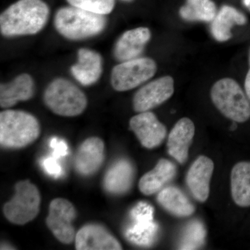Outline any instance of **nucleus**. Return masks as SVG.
I'll return each instance as SVG.
<instances>
[{"instance_id": "obj_22", "label": "nucleus", "mask_w": 250, "mask_h": 250, "mask_svg": "<svg viewBox=\"0 0 250 250\" xmlns=\"http://www.w3.org/2000/svg\"><path fill=\"white\" fill-rule=\"evenodd\" d=\"M159 205L171 214L180 218L188 217L195 212V206L178 188L165 187L158 194Z\"/></svg>"}, {"instance_id": "obj_21", "label": "nucleus", "mask_w": 250, "mask_h": 250, "mask_svg": "<svg viewBox=\"0 0 250 250\" xmlns=\"http://www.w3.org/2000/svg\"><path fill=\"white\" fill-rule=\"evenodd\" d=\"M231 194L233 202L242 208L250 207V161H241L231 172Z\"/></svg>"}, {"instance_id": "obj_24", "label": "nucleus", "mask_w": 250, "mask_h": 250, "mask_svg": "<svg viewBox=\"0 0 250 250\" xmlns=\"http://www.w3.org/2000/svg\"><path fill=\"white\" fill-rule=\"evenodd\" d=\"M179 13L186 21L210 22L216 16L217 9L212 0H187Z\"/></svg>"}, {"instance_id": "obj_25", "label": "nucleus", "mask_w": 250, "mask_h": 250, "mask_svg": "<svg viewBox=\"0 0 250 250\" xmlns=\"http://www.w3.org/2000/svg\"><path fill=\"white\" fill-rule=\"evenodd\" d=\"M205 238L206 229L203 224L198 220L190 222L184 230L179 249H198L203 246Z\"/></svg>"}, {"instance_id": "obj_6", "label": "nucleus", "mask_w": 250, "mask_h": 250, "mask_svg": "<svg viewBox=\"0 0 250 250\" xmlns=\"http://www.w3.org/2000/svg\"><path fill=\"white\" fill-rule=\"evenodd\" d=\"M15 195L3 208L4 216L15 225H25L36 218L40 210L41 197L39 189L28 180L15 186Z\"/></svg>"}, {"instance_id": "obj_28", "label": "nucleus", "mask_w": 250, "mask_h": 250, "mask_svg": "<svg viewBox=\"0 0 250 250\" xmlns=\"http://www.w3.org/2000/svg\"><path fill=\"white\" fill-rule=\"evenodd\" d=\"M50 146L53 149L52 156L57 158V159L65 156L67 154V144L65 141L62 139L53 138L51 140Z\"/></svg>"}, {"instance_id": "obj_11", "label": "nucleus", "mask_w": 250, "mask_h": 250, "mask_svg": "<svg viewBox=\"0 0 250 250\" xmlns=\"http://www.w3.org/2000/svg\"><path fill=\"white\" fill-rule=\"evenodd\" d=\"M129 126L141 144L147 149L160 146L167 135L165 125L152 112H141L132 117L129 121Z\"/></svg>"}, {"instance_id": "obj_30", "label": "nucleus", "mask_w": 250, "mask_h": 250, "mask_svg": "<svg viewBox=\"0 0 250 250\" xmlns=\"http://www.w3.org/2000/svg\"><path fill=\"white\" fill-rule=\"evenodd\" d=\"M124 1H133V0H124Z\"/></svg>"}, {"instance_id": "obj_5", "label": "nucleus", "mask_w": 250, "mask_h": 250, "mask_svg": "<svg viewBox=\"0 0 250 250\" xmlns=\"http://www.w3.org/2000/svg\"><path fill=\"white\" fill-rule=\"evenodd\" d=\"M44 103L55 114L74 117L82 114L87 106V98L70 81L59 78L52 81L46 88Z\"/></svg>"}, {"instance_id": "obj_14", "label": "nucleus", "mask_w": 250, "mask_h": 250, "mask_svg": "<svg viewBox=\"0 0 250 250\" xmlns=\"http://www.w3.org/2000/svg\"><path fill=\"white\" fill-rule=\"evenodd\" d=\"M104 159V144L98 137L85 140L77 149L75 156V167L83 176L95 174L100 168Z\"/></svg>"}, {"instance_id": "obj_2", "label": "nucleus", "mask_w": 250, "mask_h": 250, "mask_svg": "<svg viewBox=\"0 0 250 250\" xmlns=\"http://www.w3.org/2000/svg\"><path fill=\"white\" fill-rule=\"evenodd\" d=\"M54 27L69 40H83L103 32L106 25L104 15L95 14L75 6L62 8L54 17Z\"/></svg>"}, {"instance_id": "obj_13", "label": "nucleus", "mask_w": 250, "mask_h": 250, "mask_svg": "<svg viewBox=\"0 0 250 250\" xmlns=\"http://www.w3.org/2000/svg\"><path fill=\"white\" fill-rule=\"evenodd\" d=\"M77 250H120L119 241L106 228L97 224L85 225L76 233Z\"/></svg>"}, {"instance_id": "obj_9", "label": "nucleus", "mask_w": 250, "mask_h": 250, "mask_svg": "<svg viewBox=\"0 0 250 250\" xmlns=\"http://www.w3.org/2000/svg\"><path fill=\"white\" fill-rule=\"evenodd\" d=\"M174 82L172 77L166 76L156 79L143 85L135 94L133 106L135 111H149L165 103L173 95Z\"/></svg>"}, {"instance_id": "obj_17", "label": "nucleus", "mask_w": 250, "mask_h": 250, "mask_svg": "<svg viewBox=\"0 0 250 250\" xmlns=\"http://www.w3.org/2000/svg\"><path fill=\"white\" fill-rule=\"evenodd\" d=\"M150 38L151 32L148 28L139 27L126 31L117 41L115 57L122 62L138 58Z\"/></svg>"}, {"instance_id": "obj_12", "label": "nucleus", "mask_w": 250, "mask_h": 250, "mask_svg": "<svg viewBox=\"0 0 250 250\" xmlns=\"http://www.w3.org/2000/svg\"><path fill=\"white\" fill-rule=\"evenodd\" d=\"M214 170L213 161L206 156H200L188 171L186 181L192 195L200 202L209 196L210 182Z\"/></svg>"}, {"instance_id": "obj_29", "label": "nucleus", "mask_w": 250, "mask_h": 250, "mask_svg": "<svg viewBox=\"0 0 250 250\" xmlns=\"http://www.w3.org/2000/svg\"><path fill=\"white\" fill-rule=\"evenodd\" d=\"M245 91L247 96L250 101V67L248 73H247L246 81H245Z\"/></svg>"}, {"instance_id": "obj_27", "label": "nucleus", "mask_w": 250, "mask_h": 250, "mask_svg": "<svg viewBox=\"0 0 250 250\" xmlns=\"http://www.w3.org/2000/svg\"><path fill=\"white\" fill-rule=\"evenodd\" d=\"M57 158L54 156H48L41 161V165L49 175L57 178L62 174V166L59 164Z\"/></svg>"}, {"instance_id": "obj_7", "label": "nucleus", "mask_w": 250, "mask_h": 250, "mask_svg": "<svg viewBox=\"0 0 250 250\" xmlns=\"http://www.w3.org/2000/svg\"><path fill=\"white\" fill-rule=\"evenodd\" d=\"M156 70L155 62L149 58H136L123 62L112 70V87L120 92L133 89L152 78Z\"/></svg>"}, {"instance_id": "obj_19", "label": "nucleus", "mask_w": 250, "mask_h": 250, "mask_svg": "<svg viewBox=\"0 0 250 250\" xmlns=\"http://www.w3.org/2000/svg\"><path fill=\"white\" fill-rule=\"evenodd\" d=\"M177 174V167L170 161L161 159L154 168L149 171L140 179V191L145 195H151L160 192L170 183Z\"/></svg>"}, {"instance_id": "obj_8", "label": "nucleus", "mask_w": 250, "mask_h": 250, "mask_svg": "<svg viewBox=\"0 0 250 250\" xmlns=\"http://www.w3.org/2000/svg\"><path fill=\"white\" fill-rule=\"evenodd\" d=\"M76 216V210L71 202L65 199L56 198L49 205L46 224L58 241L70 244L76 237L72 224Z\"/></svg>"}, {"instance_id": "obj_15", "label": "nucleus", "mask_w": 250, "mask_h": 250, "mask_svg": "<svg viewBox=\"0 0 250 250\" xmlns=\"http://www.w3.org/2000/svg\"><path fill=\"white\" fill-rule=\"evenodd\" d=\"M195 132V125L188 118L179 120L171 130L167 142V152L179 164L187 162Z\"/></svg>"}, {"instance_id": "obj_1", "label": "nucleus", "mask_w": 250, "mask_h": 250, "mask_svg": "<svg viewBox=\"0 0 250 250\" xmlns=\"http://www.w3.org/2000/svg\"><path fill=\"white\" fill-rule=\"evenodd\" d=\"M49 16L42 0H19L0 16V31L6 37L33 35L43 29Z\"/></svg>"}, {"instance_id": "obj_18", "label": "nucleus", "mask_w": 250, "mask_h": 250, "mask_svg": "<svg viewBox=\"0 0 250 250\" xmlns=\"http://www.w3.org/2000/svg\"><path fill=\"white\" fill-rule=\"evenodd\" d=\"M35 84L28 74L18 75L14 80L0 86V106L10 108L21 101H27L34 96Z\"/></svg>"}, {"instance_id": "obj_16", "label": "nucleus", "mask_w": 250, "mask_h": 250, "mask_svg": "<svg viewBox=\"0 0 250 250\" xmlns=\"http://www.w3.org/2000/svg\"><path fill=\"white\" fill-rule=\"evenodd\" d=\"M72 75L83 85L96 83L103 73V58L98 52L82 48L78 51V61L70 68Z\"/></svg>"}, {"instance_id": "obj_10", "label": "nucleus", "mask_w": 250, "mask_h": 250, "mask_svg": "<svg viewBox=\"0 0 250 250\" xmlns=\"http://www.w3.org/2000/svg\"><path fill=\"white\" fill-rule=\"evenodd\" d=\"M154 208L150 205L140 202L131 212L133 226L126 230V238L132 243L139 246H149L152 244L158 226L153 220Z\"/></svg>"}, {"instance_id": "obj_3", "label": "nucleus", "mask_w": 250, "mask_h": 250, "mask_svg": "<svg viewBox=\"0 0 250 250\" xmlns=\"http://www.w3.org/2000/svg\"><path fill=\"white\" fill-rule=\"evenodd\" d=\"M41 126L30 113L17 110H5L0 113V143L8 149H21L39 137Z\"/></svg>"}, {"instance_id": "obj_23", "label": "nucleus", "mask_w": 250, "mask_h": 250, "mask_svg": "<svg viewBox=\"0 0 250 250\" xmlns=\"http://www.w3.org/2000/svg\"><path fill=\"white\" fill-rule=\"evenodd\" d=\"M246 22L247 18L244 14L231 6H225L212 21L210 31L217 41L224 42L231 37L233 26L244 25Z\"/></svg>"}, {"instance_id": "obj_26", "label": "nucleus", "mask_w": 250, "mask_h": 250, "mask_svg": "<svg viewBox=\"0 0 250 250\" xmlns=\"http://www.w3.org/2000/svg\"><path fill=\"white\" fill-rule=\"evenodd\" d=\"M72 6L80 8L90 12L100 15L111 13L115 6V0H67Z\"/></svg>"}, {"instance_id": "obj_20", "label": "nucleus", "mask_w": 250, "mask_h": 250, "mask_svg": "<svg viewBox=\"0 0 250 250\" xmlns=\"http://www.w3.org/2000/svg\"><path fill=\"white\" fill-rule=\"evenodd\" d=\"M135 170L131 163L121 159L108 169L104 179V187L106 191L121 195L129 191L134 182Z\"/></svg>"}, {"instance_id": "obj_4", "label": "nucleus", "mask_w": 250, "mask_h": 250, "mask_svg": "<svg viewBox=\"0 0 250 250\" xmlns=\"http://www.w3.org/2000/svg\"><path fill=\"white\" fill-rule=\"evenodd\" d=\"M210 98L219 111L235 123L250 118V101L246 93L233 79L218 81L210 90Z\"/></svg>"}]
</instances>
